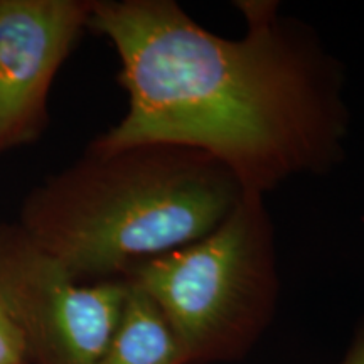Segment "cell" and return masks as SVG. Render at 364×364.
<instances>
[{
    "instance_id": "7",
    "label": "cell",
    "mask_w": 364,
    "mask_h": 364,
    "mask_svg": "<svg viewBox=\"0 0 364 364\" xmlns=\"http://www.w3.org/2000/svg\"><path fill=\"white\" fill-rule=\"evenodd\" d=\"M22 363H26L24 344L6 309L0 304V364Z\"/></svg>"
},
{
    "instance_id": "8",
    "label": "cell",
    "mask_w": 364,
    "mask_h": 364,
    "mask_svg": "<svg viewBox=\"0 0 364 364\" xmlns=\"http://www.w3.org/2000/svg\"><path fill=\"white\" fill-rule=\"evenodd\" d=\"M341 364H364V318L354 332L351 344H349Z\"/></svg>"
},
{
    "instance_id": "5",
    "label": "cell",
    "mask_w": 364,
    "mask_h": 364,
    "mask_svg": "<svg viewBox=\"0 0 364 364\" xmlns=\"http://www.w3.org/2000/svg\"><path fill=\"white\" fill-rule=\"evenodd\" d=\"M91 7L93 0H0V154L44 129L49 88Z\"/></svg>"
},
{
    "instance_id": "6",
    "label": "cell",
    "mask_w": 364,
    "mask_h": 364,
    "mask_svg": "<svg viewBox=\"0 0 364 364\" xmlns=\"http://www.w3.org/2000/svg\"><path fill=\"white\" fill-rule=\"evenodd\" d=\"M100 364H188L167 317L129 279L117 329Z\"/></svg>"
},
{
    "instance_id": "2",
    "label": "cell",
    "mask_w": 364,
    "mask_h": 364,
    "mask_svg": "<svg viewBox=\"0 0 364 364\" xmlns=\"http://www.w3.org/2000/svg\"><path fill=\"white\" fill-rule=\"evenodd\" d=\"M243 196L233 172L199 150L91 145L31 193L19 226L76 282L97 284L204 238Z\"/></svg>"
},
{
    "instance_id": "9",
    "label": "cell",
    "mask_w": 364,
    "mask_h": 364,
    "mask_svg": "<svg viewBox=\"0 0 364 364\" xmlns=\"http://www.w3.org/2000/svg\"><path fill=\"white\" fill-rule=\"evenodd\" d=\"M22 364H26V363H22Z\"/></svg>"
},
{
    "instance_id": "3",
    "label": "cell",
    "mask_w": 364,
    "mask_h": 364,
    "mask_svg": "<svg viewBox=\"0 0 364 364\" xmlns=\"http://www.w3.org/2000/svg\"><path fill=\"white\" fill-rule=\"evenodd\" d=\"M125 279L164 312L188 364L245 358L270 326L279 299L275 235L265 199L245 193L215 231L139 263Z\"/></svg>"
},
{
    "instance_id": "4",
    "label": "cell",
    "mask_w": 364,
    "mask_h": 364,
    "mask_svg": "<svg viewBox=\"0 0 364 364\" xmlns=\"http://www.w3.org/2000/svg\"><path fill=\"white\" fill-rule=\"evenodd\" d=\"M127 279L80 284L21 226H0V304L34 364H100Z\"/></svg>"
},
{
    "instance_id": "1",
    "label": "cell",
    "mask_w": 364,
    "mask_h": 364,
    "mask_svg": "<svg viewBox=\"0 0 364 364\" xmlns=\"http://www.w3.org/2000/svg\"><path fill=\"white\" fill-rule=\"evenodd\" d=\"M241 6L247 33L226 39L174 0H93L88 29L115 46L129 110L91 145L199 150L258 196L334 169L349 132L343 65L277 4Z\"/></svg>"
}]
</instances>
